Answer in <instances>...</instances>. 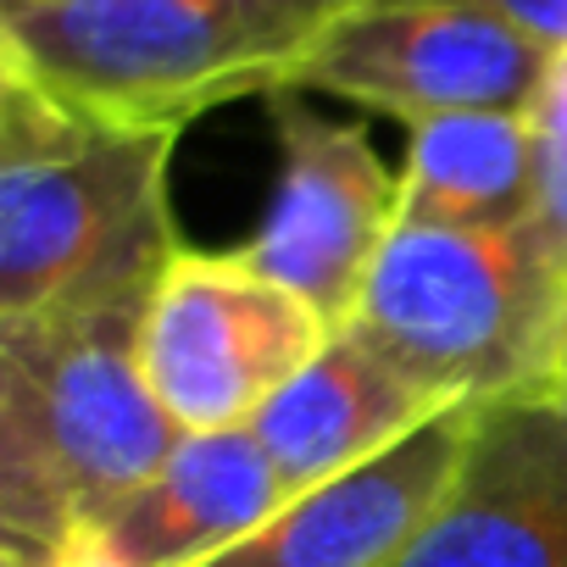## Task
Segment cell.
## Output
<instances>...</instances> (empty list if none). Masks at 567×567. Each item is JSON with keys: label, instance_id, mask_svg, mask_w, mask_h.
Here are the masks:
<instances>
[{"label": "cell", "instance_id": "6da1fadb", "mask_svg": "<svg viewBox=\"0 0 567 567\" xmlns=\"http://www.w3.org/2000/svg\"><path fill=\"white\" fill-rule=\"evenodd\" d=\"M151 296L0 323V556L95 534L184 440L140 368Z\"/></svg>", "mask_w": 567, "mask_h": 567}, {"label": "cell", "instance_id": "7a4b0ae2", "mask_svg": "<svg viewBox=\"0 0 567 567\" xmlns=\"http://www.w3.org/2000/svg\"><path fill=\"white\" fill-rule=\"evenodd\" d=\"M178 128H140L0 68V323L151 296L178 256Z\"/></svg>", "mask_w": 567, "mask_h": 567}, {"label": "cell", "instance_id": "3957f363", "mask_svg": "<svg viewBox=\"0 0 567 567\" xmlns=\"http://www.w3.org/2000/svg\"><path fill=\"white\" fill-rule=\"evenodd\" d=\"M346 7L357 0H51L0 12V68L84 112L184 134L212 106L290 90Z\"/></svg>", "mask_w": 567, "mask_h": 567}, {"label": "cell", "instance_id": "277c9868", "mask_svg": "<svg viewBox=\"0 0 567 567\" xmlns=\"http://www.w3.org/2000/svg\"><path fill=\"white\" fill-rule=\"evenodd\" d=\"M567 284L523 228L395 223L351 334L445 401H495L545 384Z\"/></svg>", "mask_w": 567, "mask_h": 567}, {"label": "cell", "instance_id": "5b68a950", "mask_svg": "<svg viewBox=\"0 0 567 567\" xmlns=\"http://www.w3.org/2000/svg\"><path fill=\"white\" fill-rule=\"evenodd\" d=\"M329 334L318 307L239 250L178 245L140 323V368L178 434H217L245 429L329 346Z\"/></svg>", "mask_w": 567, "mask_h": 567}, {"label": "cell", "instance_id": "8992f818", "mask_svg": "<svg viewBox=\"0 0 567 567\" xmlns=\"http://www.w3.org/2000/svg\"><path fill=\"white\" fill-rule=\"evenodd\" d=\"M556 51L451 0H357L296 68L301 95H334L379 117L429 123L445 112H528Z\"/></svg>", "mask_w": 567, "mask_h": 567}, {"label": "cell", "instance_id": "52a82bcc", "mask_svg": "<svg viewBox=\"0 0 567 567\" xmlns=\"http://www.w3.org/2000/svg\"><path fill=\"white\" fill-rule=\"evenodd\" d=\"M267 117L278 140V184L239 256L318 307L329 329H346L401 223V173L384 167L362 123L323 117L301 90L267 95Z\"/></svg>", "mask_w": 567, "mask_h": 567}, {"label": "cell", "instance_id": "ba28073f", "mask_svg": "<svg viewBox=\"0 0 567 567\" xmlns=\"http://www.w3.org/2000/svg\"><path fill=\"white\" fill-rule=\"evenodd\" d=\"M390 567H567V395L478 401L456 478Z\"/></svg>", "mask_w": 567, "mask_h": 567}, {"label": "cell", "instance_id": "9c48e42d", "mask_svg": "<svg viewBox=\"0 0 567 567\" xmlns=\"http://www.w3.org/2000/svg\"><path fill=\"white\" fill-rule=\"evenodd\" d=\"M473 417L478 401L445 406L395 451L290 495L256 534L200 567H390L456 478Z\"/></svg>", "mask_w": 567, "mask_h": 567}, {"label": "cell", "instance_id": "30bf717a", "mask_svg": "<svg viewBox=\"0 0 567 567\" xmlns=\"http://www.w3.org/2000/svg\"><path fill=\"white\" fill-rule=\"evenodd\" d=\"M445 406L456 401L390 368L351 329H334L329 346L250 417V434L278 467L284 489L301 495L395 451Z\"/></svg>", "mask_w": 567, "mask_h": 567}, {"label": "cell", "instance_id": "8fae6325", "mask_svg": "<svg viewBox=\"0 0 567 567\" xmlns=\"http://www.w3.org/2000/svg\"><path fill=\"white\" fill-rule=\"evenodd\" d=\"M284 501L278 467L245 429L184 434L173 456L90 534L112 567H200L256 534Z\"/></svg>", "mask_w": 567, "mask_h": 567}, {"label": "cell", "instance_id": "7c38bea8", "mask_svg": "<svg viewBox=\"0 0 567 567\" xmlns=\"http://www.w3.org/2000/svg\"><path fill=\"white\" fill-rule=\"evenodd\" d=\"M539 184L528 112H445L412 123L401 167V223L523 228Z\"/></svg>", "mask_w": 567, "mask_h": 567}, {"label": "cell", "instance_id": "4fadbf2b", "mask_svg": "<svg viewBox=\"0 0 567 567\" xmlns=\"http://www.w3.org/2000/svg\"><path fill=\"white\" fill-rule=\"evenodd\" d=\"M528 117H534V140H539V184H534L528 234H534L539 256L556 267V278L567 284V51H556L550 79H545L539 101L528 106Z\"/></svg>", "mask_w": 567, "mask_h": 567}, {"label": "cell", "instance_id": "5bb4252c", "mask_svg": "<svg viewBox=\"0 0 567 567\" xmlns=\"http://www.w3.org/2000/svg\"><path fill=\"white\" fill-rule=\"evenodd\" d=\"M451 7H478L523 34H534L550 51H567V0H451Z\"/></svg>", "mask_w": 567, "mask_h": 567}, {"label": "cell", "instance_id": "9a60e30c", "mask_svg": "<svg viewBox=\"0 0 567 567\" xmlns=\"http://www.w3.org/2000/svg\"><path fill=\"white\" fill-rule=\"evenodd\" d=\"M545 390H561V395H567V307H561V329H556V346H550Z\"/></svg>", "mask_w": 567, "mask_h": 567}, {"label": "cell", "instance_id": "2e32d148", "mask_svg": "<svg viewBox=\"0 0 567 567\" xmlns=\"http://www.w3.org/2000/svg\"><path fill=\"white\" fill-rule=\"evenodd\" d=\"M23 7H51V0H0V12H23Z\"/></svg>", "mask_w": 567, "mask_h": 567}]
</instances>
